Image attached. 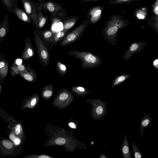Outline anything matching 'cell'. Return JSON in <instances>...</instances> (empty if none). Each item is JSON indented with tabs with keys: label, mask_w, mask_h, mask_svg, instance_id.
<instances>
[{
	"label": "cell",
	"mask_w": 158,
	"mask_h": 158,
	"mask_svg": "<svg viewBox=\"0 0 158 158\" xmlns=\"http://www.w3.org/2000/svg\"><path fill=\"white\" fill-rule=\"evenodd\" d=\"M0 117L8 123H10L12 120L15 118L1 107H0Z\"/></svg>",
	"instance_id": "28"
},
{
	"label": "cell",
	"mask_w": 158,
	"mask_h": 158,
	"mask_svg": "<svg viewBox=\"0 0 158 158\" xmlns=\"http://www.w3.org/2000/svg\"><path fill=\"white\" fill-rule=\"evenodd\" d=\"M104 8L102 6H95L91 8L87 15L89 23L93 25L98 22L102 17Z\"/></svg>",
	"instance_id": "10"
},
{
	"label": "cell",
	"mask_w": 158,
	"mask_h": 158,
	"mask_svg": "<svg viewBox=\"0 0 158 158\" xmlns=\"http://www.w3.org/2000/svg\"><path fill=\"white\" fill-rule=\"evenodd\" d=\"M65 143V139L63 138H59L56 139L55 140V143L59 145H62Z\"/></svg>",
	"instance_id": "36"
},
{
	"label": "cell",
	"mask_w": 158,
	"mask_h": 158,
	"mask_svg": "<svg viewBox=\"0 0 158 158\" xmlns=\"http://www.w3.org/2000/svg\"><path fill=\"white\" fill-rule=\"evenodd\" d=\"M151 6L152 8V11L153 14L158 16V0H156Z\"/></svg>",
	"instance_id": "34"
},
{
	"label": "cell",
	"mask_w": 158,
	"mask_h": 158,
	"mask_svg": "<svg viewBox=\"0 0 158 158\" xmlns=\"http://www.w3.org/2000/svg\"><path fill=\"white\" fill-rule=\"evenodd\" d=\"M8 64L5 59L0 60V77L4 79L8 73Z\"/></svg>",
	"instance_id": "23"
},
{
	"label": "cell",
	"mask_w": 158,
	"mask_h": 158,
	"mask_svg": "<svg viewBox=\"0 0 158 158\" xmlns=\"http://www.w3.org/2000/svg\"><path fill=\"white\" fill-rule=\"evenodd\" d=\"M78 20V17L77 16H72L68 17L63 21V30L68 31L75 25Z\"/></svg>",
	"instance_id": "21"
},
{
	"label": "cell",
	"mask_w": 158,
	"mask_h": 158,
	"mask_svg": "<svg viewBox=\"0 0 158 158\" xmlns=\"http://www.w3.org/2000/svg\"><path fill=\"white\" fill-rule=\"evenodd\" d=\"M23 151L22 145H15L8 138L0 137V157H16Z\"/></svg>",
	"instance_id": "4"
},
{
	"label": "cell",
	"mask_w": 158,
	"mask_h": 158,
	"mask_svg": "<svg viewBox=\"0 0 158 158\" xmlns=\"http://www.w3.org/2000/svg\"><path fill=\"white\" fill-rule=\"evenodd\" d=\"M15 14L22 21L34 24V23L30 16L25 11L17 7L15 10Z\"/></svg>",
	"instance_id": "19"
},
{
	"label": "cell",
	"mask_w": 158,
	"mask_h": 158,
	"mask_svg": "<svg viewBox=\"0 0 158 158\" xmlns=\"http://www.w3.org/2000/svg\"><path fill=\"white\" fill-rule=\"evenodd\" d=\"M8 15H7L0 23V43H1L6 36L9 31Z\"/></svg>",
	"instance_id": "15"
},
{
	"label": "cell",
	"mask_w": 158,
	"mask_h": 158,
	"mask_svg": "<svg viewBox=\"0 0 158 158\" xmlns=\"http://www.w3.org/2000/svg\"><path fill=\"white\" fill-rule=\"evenodd\" d=\"M72 89L74 91L83 93H86L89 91L88 90H87L86 89L81 86L73 87L72 88Z\"/></svg>",
	"instance_id": "33"
},
{
	"label": "cell",
	"mask_w": 158,
	"mask_h": 158,
	"mask_svg": "<svg viewBox=\"0 0 158 158\" xmlns=\"http://www.w3.org/2000/svg\"><path fill=\"white\" fill-rule=\"evenodd\" d=\"M147 23L157 34H158V16L153 14Z\"/></svg>",
	"instance_id": "24"
},
{
	"label": "cell",
	"mask_w": 158,
	"mask_h": 158,
	"mask_svg": "<svg viewBox=\"0 0 158 158\" xmlns=\"http://www.w3.org/2000/svg\"><path fill=\"white\" fill-rule=\"evenodd\" d=\"M40 30L36 28L34 32V39L39 61L43 66L46 67L50 61L49 51L40 36Z\"/></svg>",
	"instance_id": "3"
},
{
	"label": "cell",
	"mask_w": 158,
	"mask_h": 158,
	"mask_svg": "<svg viewBox=\"0 0 158 158\" xmlns=\"http://www.w3.org/2000/svg\"><path fill=\"white\" fill-rule=\"evenodd\" d=\"M69 125L70 127L72 128H76V126L75 124L73 123H69Z\"/></svg>",
	"instance_id": "42"
},
{
	"label": "cell",
	"mask_w": 158,
	"mask_h": 158,
	"mask_svg": "<svg viewBox=\"0 0 158 158\" xmlns=\"http://www.w3.org/2000/svg\"><path fill=\"white\" fill-rule=\"evenodd\" d=\"M68 96L67 93L64 92L61 93L59 96V99L60 100L63 101L65 100Z\"/></svg>",
	"instance_id": "37"
},
{
	"label": "cell",
	"mask_w": 158,
	"mask_h": 158,
	"mask_svg": "<svg viewBox=\"0 0 158 158\" xmlns=\"http://www.w3.org/2000/svg\"><path fill=\"white\" fill-rule=\"evenodd\" d=\"M92 101L93 106V111L94 119H101L106 114V104L105 101L99 98H94Z\"/></svg>",
	"instance_id": "7"
},
{
	"label": "cell",
	"mask_w": 158,
	"mask_h": 158,
	"mask_svg": "<svg viewBox=\"0 0 158 158\" xmlns=\"http://www.w3.org/2000/svg\"><path fill=\"white\" fill-rule=\"evenodd\" d=\"M89 24L88 20H85L79 25L67 33L59 42V44L62 46H64L77 41L82 35Z\"/></svg>",
	"instance_id": "5"
},
{
	"label": "cell",
	"mask_w": 158,
	"mask_h": 158,
	"mask_svg": "<svg viewBox=\"0 0 158 158\" xmlns=\"http://www.w3.org/2000/svg\"><path fill=\"white\" fill-rule=\"evenodd\" d=\"M56 68L57 72L59 75L63 76L66 74L67 69L66 66L63 64L59 61H57Z\"/></svg>",
	"instance_id": "27"
},
{
	"label": "cell",
	"mask_w": 158,
	"mask_h": 158,
	"mask_svg": "<svg viewBox=\"0 0 158 158\" xmlns=\"http://www.w3.org/2000/svg\"><path fill=\"white\" fill-rule=\"evenodd\" d=\"M35 56V52L31 42L29 38L27 37L25 40V47L21 58L24 60H28Z\"/></svg>",
	"instance_id": "13"
},
{
	"label": "cell",
	"mask_w": 158,
	"mask_h": 158,
	"mask_svg": "<svg viewBox=\"0 0 158 158\" xmlns=\"http://www.w3.org/2000/svg\"><path fill=\"white\" fill-rule=\"evenodd\" d=\"M25 11L31 19L36 28L38 27L36 8L34 2L31 0H21Z\"/></svg>",
	"instance_id": "9"
},
{
	"label": "cell",
	"mask_w": 158,
	"mask_h": 158,
	"mask_svg": "<svg viewBox=\"0 0 158 158\" xmlns=\"http://www.w3.org/2000/svg\"><path fill=\"white\" fill-rule=\"evenodd\" d=\"M37 157L39 158H52V157H50L48 156H47V155H42L41 156H40L38 157Z\"/></svg>",
	"instance_id": "43"
},
{
	"label": "cell",
	"mask_w": 158,
	"mask_h": 158,
	"mask_svg": "<svg viewBox=\"0 0 158 158\" xmlns=\"http://www.w3.org/2000/svg\"><path fill=\"white\" fill-rule=\"evenodd\" d=\"M10 73L12 77L14 78L16 74H19L20 72L16 66L13 65L11 68Z\"/></svg>",
	"instance_id": "35"
},
{
	"label": "cell",
	"mask_w": 158,
	"mask_h": 158,
	"mask_svg": "<svg viewBox=\"0 0 158 158\" xmlns=\"http://www.w3.org/2000/svg\"><path fill=\"white\" fill-rule=\"evenodd\" d=\"M130 75L127 74H119L115 76L112 81L111 88L113 89L128 78Z\"/></svg>",
	"instance_id": "20"
},
{
	"label": "cell",
	"mask_w": 158,
	"mask_h": 158,
	"mask_svg": "<svg viewBox=\"0 0 158 158\" xmlns=\"http://www.w3.org/2000/svg\"></svg>",
	"instance_id": "47"
},
{
	"label": "cell",
	"mask_w": 158,
	"mask_h": 158,
	"mask_svg": "<svg viewBox=\"0 0 158 158\" xmlns=\"http://www.w3.org/2000/svg\"><path fill=\"white\" fill-rule=\"evenodd\" d=\"M0 78L2 79V78H1L0 77ZM1 80L0 79V82H2H2L1 81H0Z\"/></svg>",
	"instance_id": "46"
},
{
	"label": "cell",
	"mask_w": 158,
	"mask_h": 158,
	"mask_svg": "<svg viewBox=\"0 0 158 158\" xmlns=\"http://www.w3.org/2000/svg\"><path fill=\"white\" fill-rule=\"evenodd\" d=\"M52 85L50 84L45 86L44 90L43 91L44 96L46 97L51 96L52 94Z\"/></svg>",
	"instance_id": "31"
},
{
	"label": "cell",
	"mask_w": 158,
	"mask_h": 158,
	"mask_svg": "<svg viewBox=\"0 0 158 158\" xmlns=\"http://www.w3.org/2000/svg\"><path fill=\"white\" fill-rule=\"evenodd\" d=\"M7 127L10 131L13 132L21 140L23 143H24L25 135L22 121L14 118L8 123Z\"/></svg>",
	"instance_id": "8"
},
{
	"label": "cell",
	"mask_w": 158,
	"mask_h": 158,
	"mask_svg": "<svg viewBox=\"0 0 158 158\" xmlns=\"http://www.w3.org/2000/svg\"><path fill=\"white\" fill-rule=\"evenodd\" d=\"M42 10L45 12H48L51 16L55 17L58 14L62 13L63 10V6L51 0H48L45 2H36Z\"/></svg>",
	"instance_id": "6"
},
{
	"label": "cell",
	"mask_w": 158,
	"mask_h": 158,
	"mask_svg": "<svg viewBox=\"0 0 158 158\" xmlns=\"http://www.w3.org/2000/svg\"><path fill=\"white\" fill-rule=\"evenodd\" d=\"M68 31L63 30L59 32L54 33L52 43L54 44L55 46L64 38Z\"/></svg>",
	"instance_id": "26"
},
{
	"label": "cell",
	"mask_w": 158,
	"mask_h": 158,
	"mask_svg": "<svg viewBox=\"0 0 158 158\" xmlns=\"http://www.w3.org/2000/svg\"><path fill=\"white\" fill-rule=\"evenodd\" d=\"M101 0H82L81 2V3H84L87 2H95Z\"/></svg>",
	"instance_id": "41"
},
{
	"label": "cell",
	"mask_w": 158,
	"mask_h": 158,
	"mask_svg": "<svg viewBox=\"0 0 158 158\" xmlns=\"http://www.w3.org/2000/svg\"><path fill=\"white\" fill-rule=\"evenodd\" d=\"M132 149L135 158H142L143 157V154L137 147L136 144L133 141L132 143Z\"/></svg>",
	"instance_id": "30"
},
{
	"label": "cell",
	"mask_w": 158,
	"mask_h": 158,
	"mask_svg": "<svg viewBox=\"0 0 158 158\" xmlns=\"http://www.w3.org/2000/svg\"><path fill=\"white\" fill-rule=\"evenodd\" d=\"M129 22L122 15L113 14L105 24L103 29L104 39L112 45L118 44L117 34L119 30L128 26Z\"/></svg>",
	"instance_id": "1"
},
{
	"label": "cell",
	"mask_w": 158,
	"mask_h": 158,
	"mask_svg": "<svg viewBox=\"0 0 158 158\" xmlns=\"http://www.w3.org/2000/svg\"><path fill=\"white\" fill-rule=\"evenodd\" d=\"M16 66L20 72L24 71L26 68V66L22 64Z\"/></svg>",
	"instance_id": "39"
},
{
	"label": "cell",
	"mask_w": 158,
	"mask_h": 158,
	"mask_svg": "<svg viewBox=\"0 0 158 158\" xmlns=\"http://www.w3.org/2000/svg\"><path fill=\"white\" fill-rule=\"evenodd\" d=\"M152 118L150 117L149 113H146L144 115L140 123L139 132L141 138H143L144 130L151 125Z\"/></svg>",
	"instance_id": "18"
},
{
	"label": "cell",
	"mask_w": 158,
	"mask_h": 158,
	"mask_svg": "<svg viewBox=\"0 0 158 158\" xmlns=\"http://www.w3.org/2000/svg\"><path fill=\"white\" fill-rule=\"evenodd\" d=\"M148 11L147 7L140 6L139 8L134 10L133 13V16L140 20H146L149 19L147 18Z\"/></svg>",
	"instance_id": "17"
},
{
	"label": "cell",
	"mask_w": 158,
	"mask_h": 158,
	"mask_svg": "<svg viewBox=\"0 0 158 158\" xmlns=\"http://www.w3.org/2000/svg\"><path fill=\"white\" fill-rule=\"evenodd\" d=\"M135 0H110L109 5L118 4L124 3L130 4Z\"/></svg>",
	"instance_id": "32"
},
{
	"label": "cell",
	"mask_w": 158,
	"mask_h": 158,
	"mask_svg": "<svg viewBox=\"0 0 158 158\" xmlns=\"http://www.w3.org/2000/svg\"><path fill=\"white\" fill-rule=\"evenodd\" d=\"M68 54L81 60L82 62L80 67L83 69H92L100 66L102 63L99 56L94 55L89 51L72 49L70 50Z\"/></svg>",
	"instance_id": "2"
},
{
	"label": "cell",
	"mask_w": 158,
	"mask_h": 158,
	"mask_svg": "<svg viewBox=\"0 0 158 158\" xmlns=\"http://www.w3.org/2000/svg\"><path fill=\"white\" fill-rule=\"evenodd\" d=\"M19 74L25 80L31 82L36 81L38 78L36 72L29 64L26 66L24 71L20 72Z\"/></svg>",
	"instance_id": "12"
},
{
	"label": "cell",
	"mask_w": 158,
	"mask_h": 158,
	"mask_svg": "<svg viewBox=\"0 0 158 158\" xmlns=\"http://www.w3.org/2000/svg\"><path fill=\"white\" fill-rule=\"evenodd\" d=\"M22 59H17L15 61L13 65L15 66H17L21 64L22 63Z\"/></svg>",
	"instance_id": "38"
},
{
	"label": "cell",
	"mask_w": 158,
	"mask_h": 158,
	"mask_svg": "<svg viewBox=\"0 0 158 158\" xmlns=\"http://www.w3.org/2000/svg\"><path fill=\"white\" fill-rule=\"evenodd\" d=\"M3 5L8 10L15 14V8L18 7L16 0H1Z\"/></svg>",
	"instance_id": "22"
},
{
	"label": "cell",
	"mask_w": 158,
	"mask_h": 158,
	"mask_svg": "<svg viewBox=\"0 0 158 158\" xmlns=\"http://www.w3.org/2000/svg\"><path fill=\"white\" fill-rule=\"evenodd\" d=\"M147 43L146 41L141 42H134L129 46L128 50L122 56L124 60L127 61L130 57L134 53L139 52H142L144 48Z\"/></svg>",
	"instance_id": "11"
},
{
	"label": "cell",
	"mask_w": 158,
	"mask_h": 158,
	"mask_svg": "<svg viewBox=\"0 0 158 158\" xmlns=\"http://www.w3.org/2000/svg\"><path fill=\"white\" fill-rule=\"evenodd\" d=\"M36 8L37 19L38 21L37 28L40 30L46 25L48 19V17L43 13L42 10L36 2H34Z\"/></svg>",
	"instance_id": "14"
},
{
	"label": "cell",
	"mask_w": 158,
	"mask_h": 158,
	"mask_svg": "<svg viewBox=\"0 0 158 158\" xmlns=\"http://www.w3.org/2000/svg\"><path fill=\"white\" fill-rule=\"evenodd\" d=\"M153 66L157 70L158 69V59L157 58L155 59L152 63Z\"/></svg>",
	"instance_id": "40"
},
{
	"label": "cell",
	"mask_w": 158,
	"mask_h": 158,
	"mask_svg": "<svg viewBox=\"0 0 158 158\" xmlns=\"http://www.w3.org/2000/svg\"><path fill=\"white\" fill-rule=\"evenodd\" d=\"M9 135V139L16 146H21L23 144L21 140L12 132L10 131L9 133L7 132Z\"/></svg>",
	"instance_id": "29"
},
{
	"label": "cell",
	"mask_w": 158,
	"mask_h": 158,
	"mask_svg": "<svg viewBox=\"0 0 158 158\" xmlns=\"http://www.w3.org/2000/svg\"><path fill=\"white\" fill-rule=\"evenodd\" d=\"M2 88L1 85L0 84V94H2Z\"/></svg>",
	"instance_id": "45"
},
{
	"label": "cell",
	"mask_w": 158,
	"mask_h": 158,
	"mask_svg": "<svg viewBox=\"0 0 158 158\" xmlns=\"http://www.w3.org/2000/svg\"><path fill=\"white\" fill-rule=\"evenodd\" d=\"M121 150L122 158H131L128 141L126 134H124V139L121 144Z\"/></svg>",
	"instance_id": "16"
},
{
	"label": "cell",
	"mask_w": 158,
	"mask_h": 158,
	"mask_svg": "<svg viewBox=\"0 0 158 158\" xmlns=\"http://www.w3.org/2000/svg\"><path fill=\"white\" fill-rule=\"evenodd\" d=\"M43 39L48 42H53L54 33L50 29H45L40 31Z\"/></svg>",
	"instance_id": "25"
},
{
	"label": "cell",
	"mask_w": 158,
	"mask_h": 158,
	"mask_svg": "<svg viewBox=\"0 0 158 158\" xmlns=\"http://www.w3.org/2000/svg\"><path fill=\"white\" fill-rule=\"evenodd\" d=\"M99 158H109V157L108 156H106L103 153H102L101 154L99 157Z\"/></svg>",
	"instance_id": "44"
}]
</instances>
